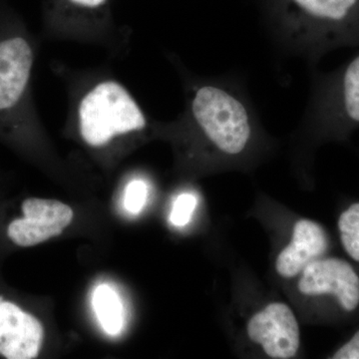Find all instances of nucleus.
Listing matches in <instances>:
<instances>
[{"mask_svg": "<svg viewBox=\"0 0 359 359\" xmlns=\"http://www.w3.org/2000/svg\"><path fill=\"white\" fill-rule=\"evenodd\" d=\"M247 334L271 358H294L301 346L299 323L283 302H271L255 313L248 323Z\"/></svg>", "mask_w": 359, "mask_h": 359, "instance_id": "nucleus-7", "label": "nucleus"}, {"mask_svg": "<svg viewBox=\"0 0 359 359\" xmlns=\"http://www.w3.org/2000/svg\"><path fill=\"white\" fill-rule=\"evenodd\" d=\"M271 34L292 53L316 61L359 45V0H276Z\"/></svg>", "mask_w": 359, "mask_h": 359, "instance_id": "nucleus-1", "label": "nucleus"}, {"mask_svg": "<svg viewBox=\"0 0 359 359\" xmlns=\"http://www.w3.org/2000/svg\"><path fill=\"white\" fill-rule=\"evenodd\" d=\"M71 1L84 7H97L102 6L106 0H71Z\"/></svg>", "mask_w": 359, "mask_h": 359, "instance_id": "nucleus-15", "label": "nucleus"}, {"mask_svg": "<svg viewBox=\"0 0 359 359\" xmlns=\"http://www.w3.org/2000/svg\"><path fill=\"white\" fill-rule=\"evenodd\" d=\"M337 230L344 252L359 264V201L351 203L340 212Z\"/></svg>", "mask_w": 359, "mask_h": 359, "instance_id": "nucleus-11", "label": "nucleus"}, {"mask_svg": "<svg viewBox=\"0 0 359 359\" xmlns=\"http://www.w3.org/2000/svg\"><path fill=\"white\" fill-rule=\"evenodd\" d=\"M92 306L104 332L110 337L121 334L124 309L119 294L110 285H100L94 290Z\"/></svg>", "mask_w": 359, "mask_h": 359, "instance_id": "nucleus-10", "label": "nucleus"}, {"mask_svg": "<svg viewBox=\"0 0 359 359\" xmlns=\"http://www.w3.org/2000/svg\"><path fill=\"white\" fill-rule=\"evenodd\" d=\"M330 245L327 231L320 224L299 219L294 224L290 244L276 257V273L282 278H295L314 259L325 257Z\"/></svg>", "mask_w": 359, "mask_h": 359, "instance_id": "nucleus-9", "label": "nucleus"}, {"mask_svg": "<svg viewBox=\"0 0 359 359\" xmlns=\"http://www.w3.org/2000/svg\"><path fill=\"white\" fill-rule=\"evenodd\" d=\"M148 198V187L142 180H134L125 191V209L130 214H139L145 207Z\"/></svg>", "mask_w": 359, "mask_h": 359, "instance_id": "nucleus-13", "label": "nucleus"}, {"mask_svg": "<svg viewBox=\"0 0 359 359\" xmlns=\"http://www.w3.org/2000/svg\"><path fill=\"white\" fill-rule=\"evenodd\" d=\"M330 358L332 359H359V328L335 349Z\"/></svg>", "mask_w": 359, "mask_h": 359, "instance_id": "nucleus-14", "label": "nucleus"}, {"mask_svg": "<svg viewBox=\"0 0 359 359\" xmlns=\"http://www.w3.org/2000/svg\"><path fill=\"white\" fill-rule=\"evenodd\" d=\"M20 212L6 226L7 241L18 248L34 247L57 237L73 219L69 205L55 200L26 198Z\"/></svg>", "mask_w": 359, "mask_h": 359, "instance_id": "nucleus-6", "label": "nucleus"}, {"mask_svg": "<svg viewBox=\"0 0 359 359\" xmlns=\"http://www.w3.org/2000/svg\"><path fill=\"white\" fill-rule=\"evenodd\" d=\"M80 132L92 147L109 143L115 136L145 128L146 118L128 91L114 81L97 85L79 106Z\"/></svg>", "mask_w": 359, "mask_h": 359, "instance_id": "nucleus-4", "label": "nucleus"}, {"mask_svg": "<svg viewBox=\"0 0 359 359\" xmlns=\"http://www.w3.org/2000/svg\"><path fill=\"white\" fill-rule=\"evenodd\" d=\"M198 199L191 193H183L175 200L170 222L177 228H183L190 223L194 212L197 208Z\"/></svg>", "mask_w": 359, "mask_h": 359, "instance_id": "nucleus-12", "label": "nucleus"}, {"mask_svg": "<svg viewBox=\"0 0 359 359\" xmlns=\"http://www.w3.org/2000/svg\"><path fill=\"white\" fill-rule=\"evenodd\" d=\"M306 116L327 139L344 140L359 129V53L318 75Z\"/></svg>", "mask_w": 359, "mask_h": 359, "instance_id": "nucleus-3", "label": "nucleus"}, {"mask_svg": "<svg viewBox=\"0 0 359 359\" xmlns=\"http://www.w3.org/2000/svg\"><path fill=\"white\" fill-rule=\"evenodd\" d=\"M43 339L41 321L18 302L0 294V356L6 359L36 358Z\"/></svg>", "mask_w": 359, "mask_h": 359, "instance_id": "nucleus-8", "label": "nucleus"}, {"mask_svg": "<svg viewBox=\"0 0 359 359\" xmlns=\"http://www.w3.org/2000/svg\"><path fill=\"white\" fill-rule=\"evenodd\" d=\"M297 287L306 297L325 299L341 316L359 311V273L346 259H314L302 271Z\"/></svg>", "mask_w": 359, "mask_h": 359, "instance_id": "nucleus-5", "label": "nucleus"}, {"mask_svg": "<svg viewBox=\"0 0 359 359\" xmlns=\"http://www.w3.org/2000/svg\"><path fill=\"white\" fill-rule=\"evenodd\" d=\"M190 116L205 140L224 158L241 157L256 137V111L231 82L223 80L196 90Z\"/></svg>", "mask_w": 359, "mask_h": 359, "instance_id": "nucleus-2", "label": "nucleus"}]
</instances>
